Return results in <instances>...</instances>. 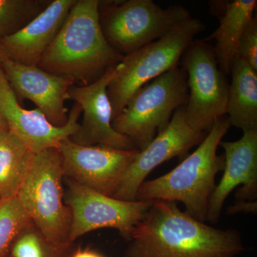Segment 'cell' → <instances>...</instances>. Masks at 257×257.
Listing matches in <instances>:
<instances>
[{
    "mask_svg": "<svg viewBox=\"0 0 257 257\" xmlns=\"http://www.w3.org/2000/svg\"><path fill=\"white\" fill-rule=\"evenodd\" d=\"M227 116L218 120L192 155L165 175L145 181L137 193L138 201L182 202L189 216L207 221L208 204L215 189L216 176L224 170V155L216 154L231 127Z\"/></svg>",
    "mask_w": 257,
    "mask_h": 257,
    "instance_id": "obj_3",
    "label": "cell"
},
{
    "mask_svg": "<svg viewBox=\"0 0 257 257\" xmlns=\"http://www.w3.org/2000/svg\"><path fill=\"white\" fill-rule=\"evenodd\" d=\"M204 29L205 25L200 20L191 18L158 40L124 56L106 90L112 109V120L138 89L178 67L184 51Z\"/></svg>",
    "mask_w": 257,
    "mask_h": 257,
    "instance_id": "obj_5",
    "label": "cell"
},
{
    "mask_svg": "<svg viewBox=\"0 0 257 257\" xmlns=\"http://www.w3.org/2000/svg\"><path fill=\"white\" fill-rule=\"evenodd\" d=\"M81 113L80 106L74 102L67 123L62 126H54L38 108L29 110L20 106L0 67V114L10 131L34 153L57 149L62 141L72 138L79 130Z\"/></svg>",
    "mask_w": 257,
    "mask_h": 257,
    "instance_id": "obj_12",
    "label": "cell"
},
{
    "mask_svg": "<svg viewBox=\"0 0 257 257\" xmlns=\"http://www.w3.org/2000/svg\"><path fill=\"white\" fill-rule=\"evenodd\" d=\"M99 18L103 35L123 56L158 40L192 18L182 5L162 8L152 0L99 1Z\"/></svg>",
    "mask_w": 257,
    "mask_h": 257,
    "instance_id": "obj_7",
    "label": "cell"
},
{
    "mask_svg": "<svg viewBox=\"0 0 257 257\" xmlns=\"http://www.w3.org/2000/svg\"><path fill=\"white\" fill-rule=\"evenodd\" d=\"M187 74L182 67L171 69L138 89L112 120L116 133L143 151L170 124L172 116L188 100Z\"/></svg>",
    "mask_w": 257,
    "mask_h": 257,
    "instance_id": "obj_6",
    "label": "cell"
},
{
    "mask_svg": "<svg viewBox=\"0 0 257 257\" xmlns=\"http://www.w3.org/2000/svg\"><path fill=\"white\" fill-rule=\"evenodd\" d=\"M3 257H4V256H3ZM10 257H12V256H10Z\"/></svg>",
    "mask_w": 257,
    "mask_h": 257,
    "instance_id": "obj_28",
    "label": "cell"
},
{
    "mask_svg": "<svg viewBox=\"0 0 257 257\" xmlns=\"http://www.w3.org/2000/svg\"><path fill=\"white\" fill-rule=\"evenodd\" d=\"M179 64L187 72L189 91L186 120L195 131L208 133L226 114L227 79L218 66L213 47L204 40H193Z\"/></svg>",
    "mask_w": 257,
    "mask_h": 257,
    "instance_id": "obj_8",
    "label": "cell"
},
{
    "mask_svg": "<svg viewBox=\"0 0 257 257\" xmlns=\"http://www.w3.org/2000/svg\"><path fill=\"white\" fill-rule=\"evenodd\" d=\"M234 142H221L224 150V174L216 186L208 204L207 221L219 222L226 199L236 193V202H253L257 199V128L243 132Z\"/></svg>",
    "mask_w": 257,
    "mask_h": 257,
    "instance_id": "obj_14",
    "label": "cell"
},
{
    "mask_svg": "<svg viewBox=\"0 0 257 257\" xmlns=\"http://www.w3.org/2000/svg\"><path fill=\"white\" fill-rule=\"evenodd\" d=\"M128 240L125 257H236L244 250L237 230L216 229L169 201H153Z\"/></svg>",
    "mask_w": 257,
    "mask_h": 257,
    "instance_id": "obj_1",
    "label": "cell"
},
{
    "mask_svg": "<svg viewBox=\"0 0 257 257\" xmlns=\"http://www.w3.org/2000/svg\"><path fill=\"white\" fill-rule=\"evenodd\" d=\"M236 58L247 62L257 71V17L254 15L243 30L238 45Z\"/></svg>",
    "mask_w": 257,
    "mask_h": 257,
    "instance_id": "obj_23",
    "label": "cell"
},
{
    "mask_svg": "<svg viewBox=\"0 0 257 257\" xmlns=\"http://www.w3.org/2000/svg\"><path fill=\"white\" fill-rule=\"evenodd\" d=\"M99 4V0H77L37 67L87 85L122 60L103 35Z\"/></svg>",
    "mask_w": 257,
    "mask_h": 257,
    "instance_id": "obj_2",
    "label": "cell"
},
{
    "mask_svg": "<svg viewBox=\"0 0 257 257\" xmlns=\"http://www.w3.org/2000/svg\"><path fill=\"white\" fill-rule=\"evenodd\" d=\"M63 175L57 149L37 152L16 196L28 217L41 231L44 241L60 250L70 244L71 216L63 202Z\"/></svg>",
    "mask_w": 257,
    "mask_h": 257,
    "instance_id": "obj_4",
    "label": "cell"
},
{
    "mask_svg": "<svg viewBox=\"0 0 257 257\" xmlns=\"http://www.w3.org/2000/svg\"><path fill=\"white\" fill-rule=\"evenodd\" d=\"M77 0H53L36 18L15 35L0 40L8 58L37 66L58 35Z\"/></svg>",
    "mask_w": 257,
    "mask_h": 257,
    "instance_id": "obj_16",
    "label": "cell"
},
{
    "mask_svg": "<svg viewBox=\"0 0 257 257\" xmlns=\"http://www.w3.org/2000/svg\"><path fill=\"white\" fill-rule=\"evenodd\" d=\"M30 220L17 197L0 199V257Z\"/></svg>",
    "mask_w": 257,
    "mask_h": 257,
    "instance_id": "obj_21",
    "label": "cell"
},
{
    "mask_svg": "<svg viewBox=\"0 0 257 257\" xmlns=\"http://www.w3.org/2000/svg\"><path fill=\"white\" fill-rule=\"evenodd\" d=\"M69 257H104L100 253L90 249H78Z\"/></svg>",
    "mask_w": 257,
    "mask_h": 257,
    "instance_id": "obj_25",
    "label": "cell"
},
{
    "mask_svg": "<svg viewBox=\"0 0 257 257\" xmlns=\"http://www.w3.org/2000/svg\"><path fill=\"white\" fill-rule=\"evenodd\" d=\"M226 114L231 126L243 132L257 128V71L239 58L231 69Z\"/></svg>",
    "mask_w": 257,
    "mask_h": 257,
    "instance_id": "obj_18",
    "label": "cell"
},
{
    "mask_svg": "<svg viewBox=\"0 0 257 257\" xmlns=\"http://www.w3.org/2000/svg\"><path fill=\"white\" fill-rule=\"evenodd\" d=\"M7 58H8V57H7L3 49L2 48L1 45H0V64Z\"/></svg>",
    "mask_w": 257,
    "mask_h": 257,
    "instance_id": "obj_26",
    "label": "cell"
},
{
    "mask_svg": "<svg viewBox=\"0 0 257 257\" xmlns=\"http://www.w3.org/2000/svg\"><path fill=\"white\" fill-rule=\"evenodd\" d=\"M116 70L117 65L108 69L92 84H72L69 88V99L78 104L83 112L82 124L70 138L74 143L82 146L100 145L117 150H136L131 140L116 133L111 124L112 109L106 90Z\"/></svg>",
    "mask_w": 257,
    "mask_h": 257,
    "instance_id": "obj_13",
    "label": "cell"
},
{
    "mask_svg": "<svg viewBox=\"0 0 257 257\" xmlns=\"http://www.w3.org/2000/svg\"><path fill=\"white\" fill-rule=\"evenodd\" d=\"M185 105L178 108L167 128L139 152L126 169L112 197L136 200L139 188L152 171L174 157L187 155L190 149L202 143L207 133H199L189 126L185 117Z\"/></svg>",
    "mask_w": 257,
    "mask_h": 257,
    "instance_id": "obj_11",
    "label": "cell"
},
{
    "mask_svg": "<svg viewBox=\"0 0 257 257\" xmlns=\"http://www.w3.org/2000/svg\"><path fill=\"white\" fill-rule=\"evenodd\" d=\"M51 1L0 0V40L15 35L36 18Z\"/></svg>",
    "mask_w": 257,
    "mask_h": 257,
    "instance_id": "obj_20",
    "label": "cell"
},
{
    "mask_svg": "<svg viewBox=\"0 0 257 257\" xmlns=\"http://www.w3.org/2000/svg\"><path fill=\"white\" fill-rule=\"evenodd\" d=\"M256 201H253V202H236L234 205L230 206L228 208L227 213L229 214H235L240 212L256 214Z\"/></svg>",
    "mask_w": 257,
    "mask_h": 257,
    "instance_id": "obj_24",
    "label": "cell"
},
{
    "mask_svg": "<svg viewBox=\"0 0 257 257\" xmlns=\"http://www.w3.org/2000/svg\"><path fill=\"white\" fill-rule=\"evenodd\" d=\"M211 11L219 20V26L204 42L216 40L213 48L218 66L224 75L231 73L240 38L254 16L256 0L211 2Z\"/></svg>",
    "mask_w": 257,
    "mask_h": 257,
    "instance_id": "obj_17",
    "label": "cell"
},
{
    "mask_svg": "<svg viewBox=\"0 0 257 257\" xmlns=\"http://www.w3.org/2000/svg\"><path fill=\"white\" fill-rule=\"evenodd\" d=\"M0 67L17 97L35 103L47 120L56 126H62L68 120V89L72 80L54 75L37 66L19 63L5 59Z\"/></svg>",
    "mask_w": 257,
    "mask_h": 257,
    "instance_id": "obj_15",
    "label": "cell"
},
{
    "mask_svg": "<svg viewBox=\"0 0 257 257\" xmlns=\"http://www.w3.org/2000/svg\"><path fill=\"white\" fill-rule=\"evenodd\" d=\"M57 150L64 175L109 197H113L126 169L140 152L100 145L82 146L70 138L62 141Z\"/></svg>",
    "mask_w": 257,
    "mask_h": 257,
    "instance_id": "obj_10",
    "label": "cell"
},
{
    "mask_svg": "<svg viewBox=\"0 0 257 257\" xmlns=\"http://www.w3.org/2000/svg\"><path fill=\"white\" fill-rule=\"evenodd\" d=\"M6 128H8V125H7L6 122H5V119H3V116L0 114V131Z\"/></svg>",
    "mask_w": 257,
    "mask_h": 257,
    "instance_id": "obj_27",
    "label": "cell"
},
{
    "mask_svg": "<svg viewBox=\"0 0 257 257\" xmlns=\"http://www.w3.org/2000/svg\"><path fill=\"white\" fill-rule=\"evenodd\" d=\"M64 250L55 249L33 233L23 234L13 245L12 257H62Z\"/></svg>",
    "mask_w": 257,
    "mask_h": 257,
    "instance_id": "obj_22",
    "label": "cell"
},
{
    "mask_svg": "<svg viewBox=\"0 0 257 257\" xmlns=\"http://www.w3.org/2000/svg\"><path fill=\"white\" fill-rule=\"evenodd\" d=\"M35 154L9 128L0 131V199L16 197Z\"/></svg>",
    "mask_w": 257,
    "mask_h": 257,
    "instance_id": "obj_19",
    "label": "cell"
},
{
    "mask_svg": "<svg viewBox=\"0 0 257 257\" xmlns=\"http://www.w3.org/2000/svg\"><path fill=\"white\" fill-rule=\"evenodd\" d=\"M153 201H124L106 196L71 180L67 203L71 209L69 243L103 228L117 229L130 239Z\"/></svg>",
    "mask_w": 257,
    "mask_h": 257,
    "instance_id": "obj_9",
    "label": "cell"
}]
</instances>
